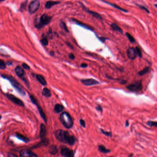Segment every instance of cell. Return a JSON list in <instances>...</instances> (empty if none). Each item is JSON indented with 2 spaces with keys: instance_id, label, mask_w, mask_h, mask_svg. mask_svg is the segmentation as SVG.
Returning <instances> with one entry per match:
<instances>
[{
  "instance_id": "7402d4cb",
  "label": "cell",
  "mask_w": 157,
  "mask_h": 157,
  "mask_svg": "<svg viewBox=\"0 0 157 157\" xmlns=\"http://www.w3.org/2000/svg\"><path fill=\"white\" fill-rule=\"evenodd\" d=\"M64 108L63 105L59 104H57L54 106V111L56 113H59L63 111Z\"/></svg>"
},
{
  "instance_id": "8992f818",
  "label": "cell",
  "mask_w": 157,
  "mask_h": 157,
  "mask_svg": "<svg viewBox=\"0 0 157 157\" xmlns=\"http://www.w3.org/2000/svg\"><path fill=\"white\" fill-rule=\"evenodd\" d=\"M29 97H30V99L31 100L33 104H35V105H36L37 106V108L38 109V111L39 112V114L41 116V117H42V119L44 120V121L47 123V118H46V116L45 115V114L44 113V111H43V110L41 107V106H40L39 104H38V102L37 101V99H35V98L33 96V95H29Z\"/></svg>"
},
{
  "instance_id": "484cf974",
  "label": "cell",
  "mask_w": 157,
  "mask_h": 157,
  "mask_svg": "<svg viewBox=\"0 0 157 157\" xmlns=\"http://www.w3.org/2000/svg\"><path fill=\"white\" fill-rule=\"evenodd\" d=\"M73 21L76 24L78 25L79 26H81L82 27H83L84 28H85V29H88V30H91V31H93V29H92L90 26H87V25H86L85 24H83L82 22H80L78 21V20H74V19H73Z\"/></svg>"
},
{
  "instance_id": "7dc6e473",
  "label": "cell",
  "mask_w": 157,
  "mask_h": 157,
  "mask_svg": "<svg viewBox=\"0 0 157 157\" xmlns=\"http://www.w3.org/2000/svg\"><path fill=\"white\" fill-rule=\"evenodd\" d=\"M53 53H54V52H52V51H51L50 52V55H52V56H53Z\"/></svg>"
},
{
  "instance_id": "f35d334b",
  "label": "cell",
  "mask_w": 157,
  "mask_h": 157,
  "mask_svg": "<svg viewBox=\"0 0 157 157\" xmlns=\"http://www.w3.org/2000/svg\"><path fill=\"white\" fill-rule=\"evenodd\" d=\"M95 109H96L97 111H99L102 112V111H103L102 107L100 105H97V106L95 107Z\"/></svg>"
},
{
  "instance_id": "74e56055",
  "label": "cell",
  "mask_w": 157,
  "mask_h": 157,
  "mask_svg": "<svg viewBox=\"0 0 157 157\" xmlns=\"http://www.w3.org/2000/svg\"><path fill=\"white\" fill-rule=\"evenodd\" d=\"M26 1L22 3L21 4V7H20V9H21V11H23L24 9H25L26 8Z\"/></svg>"
},
{
  "instance_id": "d590c367",
  "label": "cell",
  "mask_w": 157,
  "mask_h": 157,
  "mask_svg": "<svg viewBox=\"0 0 157 157\" xmlns=\"http://www.w3.org/2000/svg\"><path fill=\"white\" fill-rule=\"evenodd\" d=\"M79 123H80V125L82 126L83 127H84V128H85V127H86L85 122V121H84L83 119H80V120H79Z\"/></svg>"
},
{
  "instance_id": "83f0119b",
  "label": "cell",
  "mask_w": 157,
  "mask_h": 157,
  "mask_svg": "<svg viewBox=\"0 0 157 157\" xmlns=\"http://www.w3.org/2000/svg\"><path fill=\"white\" fill-rule=\"evenodd\" d=\"M125 35L131 43H134L135 42V38L129 33L126 32Z\"/></svg>"
},
{
  "instance_id": "e0dca14e",
  "label": "cell",
  "mask_w": 157,
  "mask_h": 157,
  "mask_svg": "<svg viewBox=\"0 0 157 157\" xmlns=\"http://www.w3.org/2000/svg\"><path fill=\"white\" fill-rule=\"evenodd\" d=\"M48 152L50 154L55 155L58 152V147L55 145H52L49 147Z\"/></svg>"
},
{
  "instance_id": "30bf717a",
  "label": "cell",
  "mask_w": 157,
  "mask_h": 157,
  "mask_svg": "<svg viewBox=\"0 0 157 157\" xmlns=\"http://www.w3.org/2000/svg\"><path fill=\"white\" fill-rule=\"evenodd\" d=\"M82 83L87 86L95 85L100 84L99 81L93 78L84 79L81 80Z\"/></svg>"
},
{
  "instance_id": "d6986e66",
  "label": "cell",
  "mask_w": 157,
  "mask_h": 157,
  "mask_svg": "<svg viewBox=\"0 0 157 157\" xmlns=\"http://www.w3.org/2000/svg\"><path fill=\"white\" fill-rule=\"evenodd\" d=\"M15 136L17 138H18L19 139L24 141L25 143H28V142H29V141H30V140L27 137H26V136H24V135L20 134L19 133H16Z\"/></svg>"
},
{
  "instance_id": "8fae6325",
  "label": "cell",
  "mask_w": 157,
  "mask_h": 157,
  "mask_svg": "<svg viewBox=\"0 0 157 157\" xmlns=\"http://www.w3.org/2000/svg\"><path fill=\"white\" fill-rule=\"evenodd\" d=\"M127 55L129 59L131 60H134L137 56L136 48L129 47L127 50Z\"/></svg>"
},
{
  "instance_id": "5b68a950",
  "label": "cell",
  "mask_w": 157,
  "mask_h": 157,
  "mask_svg": "<svg viewBox=\"0 0 157 157\" xmlns=\"http://www.w3.org/2000/svg\"><path fill=\"white\" fill-rule=\"evenodd\" d=\"M126 88L129 91L133 92H138L143 89V85L141 80H139L133 84H131L126 86Z\"/></svg>"
},
{
  "instance_id": "52a82bcc",
  "label": "cell",
  "mask_w": 157,
  "mask_h": 157,
  "mask_svg": "<svg viewBox=\"0 0 157 157\" xmlns=\"http://www.w3.org/2000/svg\"><path fill=\"white\" fill-rule=\"evenodd\" d=\"M40 2L38 0H34L30 3L29 6L28 10L31 14H33L35 13L40 7Z\"/></svg>"
},
{
  "instance_id": "836d02e7",
  "label": "cell",
  "mask_w": 157,
  "mask_h": 157,
  "mask_svg": "<svg viewBox=\"0 0 157 157\" xmlns=\"http://www.w3.org/2000/svg\"><path fill=\"white\" fill-rule=\"evenodd\" d=\"M6 68V63L2 59H1L0 60V69L1 70H3L5 69Z\"/></svg>"
},
{
  "instance_id": "ba28073f",
  "label": "cell",
  "mask_w": 157,
  "mask_h": 157,
  "mask_svg": "<svg viewBox=\"0 0 157 157\" xmlns=\"http://www.w3.org/2000/svg\"><path fill=\"white\" fill-rule=\"evenodd\" d=\"M6 96L8 99L11 101H12L15 104L20 106H23V107L25 106V104L23 102V101H22L21 99L16 97V96H15L13 94L7 93L6 94Z\"/></svg>"
},
{
  "instance_id": "9a60e30c",
  "label": "cell",
  "mask_w": 157,
  "mask_h": 157,
  "mask_svg": "<svg viewBox=\"0 0 157 157\" xmlns=\"http://www.w3.org/2000/svg\"><path fill=\"white\" fill-rule=\"evenodd\" d=\"M36 78L37 81L42 85L45 86L47 84V81H46L45 79L41 75L37 74L36 75Z\"/></svg>"
},
{
  "instance_id": "f907efd6",
  "label": "cell",
  "mask_w": 157,
  "mask_h": 157,
  "mask_svg": "<svg viewBox=\"0 0 157 157\" xmlns=\"http://www.w3.org/2000/svg\"><path fill=\"white\" fill-rule=\"evenodd\" d=\"M3 0H0V1H3Z\"/></svg>"
},
{
  "instance_id": "4316f807",
  "label": "cell",
  "mask_w": 157,
  "mask_h": 157,
  "mask_svg": "<svg viewBox=\"0 0 157 157\" xmlns=\"http://www.w3.org/2000/svg\"><path fill=\"white\" fill-rule=\"evenodd\" d=\"M150 70V68L149 67H146L145 68H144L143 70L140 71L138 72V75L140 76H143L146 74L148 73Z\"/></svg>"
},
{
  "instance_id": "f6af8a7d",
  "label": "cell",
  "mask_w": 157,
  "mask_h": 157,
  "mask_svg": "<svg viewBox=\"0 0 157 157\" xmlns=\"http://www.w3.org/2000/svg\"><path fill=\"white\" fill-rule=\"evenodd\" d=\"M129 125V121H126L125 123V126L126 127H128Z\"/></svg>"
},
{
  "instance_id": "2e32d148",
  "label": "cell",
  "mask_w": 157,
  "mask_h": 157,
  "mask_svg": "<svg viewBox=\"0 0 157 157\" xmlns=\"http://www.w3.org/2000/svg\"><path fill=\"white\" fill-rule=\"evenodd\" d=\"M46 128L45 125L42 124L40 125V131L39 134V136L40 138H43L46 135Z\"/></svg>"
},
{
  "instance_id": "60d3db41",
  "label": "cell",
  "mask_w": 157,
  "mask_h": 157,
  "mask_svg": "<svg viewBox=\"0 0 157 157\" xmlns=\"http://www.w3.org/2000/svg\"><path fill=\"white\" fill-rule=\"evenodd\" d=\"M88 66V65L86 63H82L81 64V67L82 68H86Z\"/></svg>"
},
{
  "instance_id": "ac0fdd59",
  "label": "cell",
  "mask_w": 157,
  "mask_h": 157,
  "mask_svg": "<svg viewBox=\"0 0 157 157\" xmlns=\"http://www.w3.org/2000/svg\"><path fill=\"white\" fill-rule=\"evenodd\" d=\"M103 1L105 3H106V4H108V5H109L111 6V7H112L115 8L117 9H118V10H119L121 11L124 12H125V13H127V12H128V11L126 10V9H124V8H122V7H119V6H118L116 5L115 4L111 3H110V2H107V1H104V0H103Z\"/></svg>"
},
{
  "instance_id": "4dcf8cb0",
  "label": "cell",
  "mask_w": 157,
  "mask_h": 157,
  "mask_svg": "<svg viewBox=\"0 0 157 157\" xmlns=\"http://www.w3.org/2000/svg\"><path fill=\"white\" fill-rule=\"evenodd\" d=\"M41 43H42V45L43 46H47L48 44V40L46 38H43L41 40Z\"/></svg>"
},
{
  "instance_id": "f546056e",
  "label": "cell",
  "mask_w": 157,
  "mask_h": 157,
  "mask_svg": "<svg viewBox=\"0 0 157 157\" xmlns=\"http://www.w3.org/2000/svg\"><path fill=\"white\" fill-rule=\"evenodd\" d=\"M100 131H101V132L105 135V136H108V137H112V133L111 132H108V131H106L103 130V129H100Z\"/></svg>"
},
{
  "instance_id": "c3c4849f",
  "label": "cell",
  "mask_w": 157,
  "mask_h": 157,
  "mask_svg": "<svg viewBox=\"0 0 157 157\" xmlns=\"http://www.w3.org/2000/svg\"><path fill=\"white\" fill-rule=\"evenodd\" d=\"M133 156V154H131L129 156V157H132V156Z\"/></svg>"
},
{
  "instance_id": "cb8c5ba5",
  "label": "cell",
  "mask_w": 157,
  "mask_h": 157,
  "mask_svg": "<svg viewBox=\"0 0 157 157\" xmlns=\"http://www.w3.org/2000/svg\"><path fill=\"white\" fill-rule=\"evenodd\" d=\"M59 3V1H48L45 5V7L47 9L51 8L53 6L57 5Z\"/></svg>"
},
{
  "instance_id": "603a6c76",
  "label": "cell",
  "mask_w": 157,
  "mask_h": 157,
  "mask_svg": "<svg viewBox=\"0 0 157 157\" xmlns=\"http://www.w3.org/2000/svg\"><path fill=\"white\" fill-rule=\"evenodd\" d=\"M98 150L99 152L105 154L111 152L110 149L106 148L104 146L102 145H100L98 146Z\"/></svg>"
},
{
  "instance_id": "7bdbcfd3",
  "label": "cell",
  "mask_w": 157,
  "mask_h": 157,
  "mask_svg": "<svg viewBox=\"0 0 157 157\" xmlns=\"http://www.w3.org/2000/svg\"><path fill=\"white\" fill-rule=\"evenodd\" d=\"M119 82L121 84H125L126 83V81H125L124 80H121Z\"/></svg>"
},
{
  "instance_id": "f1b7e54d",
  "label": "cell",
  "mask_w": 157,
  "mask_h": 157,
  "mask_svg": "<svg viewBox=\"0 0 157 157\" xmlns=\"http://www.w3.org/2000/svg\"><path fill=\"white\" fill-rule=\"evenodd\" d=\"M147 124L150 127H155L157 128V122L153 121H148L147 123Z\"/></svg>"
},
{
  "instance_id": "3957f363",
  "label": "cell",
  "mask_w": 157,
  "mask_h": 157,
  "mask_svg": "<svg viewBox=\"0 0 157 157\" xmlns=\"http://www.w3.org/2000/svg\"><path fill=\"white\" fill-rule=\"evenodd\" d=\"M59 120L63 125L66 129H71L73 126V121L69 113L67 112L61 113L59 117Z\"/></svg>"
},
{
  "instance_id": "b9f144b4",
  "label": "cell",
  "mask_w": 157,
  "mask_h": 157,
  "mask_svg": "<svg viewBox=\"0 0 157 157\" xmlns=\"http://www.w3.org/2000/svg\"><path fill=\"white\" fill-rule=\"evenodd\" d=\"M8 156L9 157H18L17 155H16L15 154H13V153H9L8 155Z\"/></svg>"
},
{
  "instance_id": "d6a6232c",
  "label": "cell",
  "mask_w": 157,
  "mask_h": 157,
  "mask_svg": "<svg viewBox=\"0 0 157 157\" xmlns=\"http://www.w3.org/2000/svg\"><path fill=\"white\" fill-rule=\"evenodd\" d=\"M60 26L61 27V28L63 29V30H64L65 32H69L68 28H67V27L66 26V25L65 24V23L64 22H63V21L61 22Z\"/></svg>"
},
{
  "instance_id": "9c48e42d",
  "label": "cell",
  "mask_w": 157,
  "mask_h": 157,
  "mask_svg": "<svg viewBox=\"0 0 157 157\" xmlns=\"http://www.w3.org/2000/svg\"><path fill=\"white\" fill-rule=\"evenodd\" d=\"M15 72L18 77H19L20 78L23 80L25 82L26 84L28 85V82H27L26 78L25 77V71L20 66H17L15 69Z\"/></svg>"
},
{
  "instance_id": "6da1fadb",
  "label": "cell",
  "mask_w": 157,
  "mask_h": 157,
  "mask_svg": "<svg viewBox=\"0 0 157 157\" xmlns=\"http://www.w3.org/2000/svg\"><path fill=\"white\" fill-rule=\"evenodd\" d=\"M54 135L56 139L62 143H66L70 146H73L76 141V138L71 136L68 131L62 130H58L55 131Z\"/></svg>"
},
{
  "instance_id": "44dd1931",
  "label": "cell",
  "mask_w": 157,
  "mask_h": 157,
  "mask_svg": "<svg viewBox=\"0 0 157 157\" xmlns=\"http://www.w3.org/2000/svg\"><path fill=\"white\" fill-rule=\"evenodd\" d=\"M83 8L84 9V10L86 11L87 13H89V14H91L95 18L98 19H99V20H102V18L99 15V14L96 13V12H94V11H90L88 9H87L86 8H85V7H84V6H83Z\"/></svg>"
},
{
  "instance_id": "ee69618b",
  "label": "cell",
  "mask_w": 157,
  "mask_h": 157,
  "mask_svg": "<svg viewBox=\"0 0 157 157\" xmlns=\"http://www.w3.org/2000/svg\"><path fill=\"white\" fill-rule=\"evenodd\" d=\"M99 39L100 41H101L102 42H104L105 41V39H106L104 38V37H100V38H99Z\"/></svg>"
},
{
  "instance_id": "d4e9b609",
  "label": "cell",
  "mask_w": 157,
  "mask_h": 157,
  "mask_svg": "<svg viewBox=\"0 0 157 157\" xmlns=\"http://www.w3.org/2000/svg\"><path fill=\"white\" fill-rule=\"evenodd\" d=\"M42 95L45 96L46 98H49L52 95L49 89H48L47 88H44L42 91Z\"/></svg>"
},
{
  "instance_id": "ab89813d",
  "label": "cell",
  "mask_w": 157,
  "mask_h": 157,
  "mask_svg": "<svg viewBox=\"0 0 157 157\" xmlns=\"http://www.w3.org/2000/svg\"><path fill=\"white\" fill-rule=\"evenodd\" d=\"M68 57L69 59H72V60H73L75 59V55H74L73 53H70L69 54V55H68Z\"/></svg>"
},
{
  "instance_id": "7c38bea8",
  "label": "cell",
  "mask_w": 157,
  "mask_h": 157,
  "mask_svg": "<svg viewBox=\"0 0 157 157\" xmlns=\"http://www.w3.org/2000/svg\"><path fill=\"white\" fill-rule=\"evenodd\" d=\"M20 156L21 157H37V155L32 150L27 149L21 150L20 152Z\"/></svg>"
},
{
  "instance_id": "277c9868",
  "label": "cell",
  "mask_w": 157,
  "mask_h": 157,
  "mask_svg": "<svg viewBox=\"0 0 157 157\" xmlns=\"http://www.w3.org/2000/svg\"><path fill=\"white\" fill-rule=\"evenodd\" d=\"M52 20V17L46 14H43L40 19L37 20L35 22V26L37 28H41L43 26H45L49 23Z\"/></svg>"
},
{
  "instance_id": "bcb514c9",
  "label": "cell",
  "mask_w": 157,
  "mask_h": 157,
  "mask_svg": "<svg viewBox=\"0 0 157 157\" xmlns=\"http://www.w3.org/2000/svg\"><path fill=\"white\" fill-rule=\"evenodd\" d=\"M12 63L11 62H10V61H7V65H12Z\"/></svg>"
},
{
  "instance_id": "7a4b0ae2",
  "label": "cell",
  "mask_w": 157,
  "mask_h": 157,
  "mask_svg": "<svg viewBox=\"0 0 157 157\" xmlns=\"http://www.w3.org/2000/svg\"><path fill=\"white\" fill-rule=\"evenodd\" d=\"M1 77L4 78L8 80L10 82L12 86L15 89L16 91L22 96H25L26 94L25 91L23 87L19 84L12 76L7 75H1Z\"/></svg>"
},
{
  "instance_id": "681fc988",
  "label": "cell",
  "mask_w": 157,
  "mask_h": 157,
  "mask_svg": "<svg viewBox=\"0 0 157 157\" xmlns=\"http://www.w3.org/2000/svg\"><path fill=\"white\" fill-rule=\"evenodd\" d=\"M154 6L156 7V8H157V4H154Z\"/></svg>"
},
{
  "instance_id": "8d00e7d4",
  "label": "cell",
  "mask_w": 157,
  "mask_h": 157,
  "mask_svg": "<svg viewBox=\"0 0 157 157\" xmlns=\"http://www.w3.org/2000/svg\"><path fill=\"white\" fill-rule=\"evenodd\" d=\"M22 66L23 68L26 69V70H30V67L27 65L26 63H23L22 65Z\"/></svg>"
},
{
  "instance_id": "1f68e13d",
  "label": "cell",
  "mask_w": 157,
  "mask_h": 157,
  "mask_svg": "<svg viewBox=\"0 0 157 157\" xmlns=\"http://www.w3.org/2000/svg\"><path fill=\"white\" fill-rule=\"evenodd\" d=\"M136 5L137 6H138L140 8H141V9H142V10H143L146 11L147 13H150V12H149V10L146 7H145V6H144L141 5L137 4H136Z\"/></svg>"
},
{
  "instance_id": "5bb4252c",
  "label": "cell",
  "mask_w": 157,
  "mask_h": 157,
  "mask_svg": "<svg viewBox=\"0 0 157 157\" xmlns=\"http://www.w3.org/2000/svg\"><path fill=\"white\" fill-rule=\"evenodd\" d=\"M49 143L48 140H47L46 138H44V139H42L41 142H40L39 143L37 144L36 145L32 147L33 148H37L38 147H41V146H47Z\"/></svg>"
},
{
  "instance_id": "e575fe53",
  "label": "cell",
  "mask_w": 157,
  "mask_h": 157,
  "mask_svg": "<svg viewBox=\"0 0 157 157\" xmlns=\"http://www.w3.org/2000/svg\"><path fill=\"white\" fill-rule=\"evenodd\" d=\"M136 49L137 53V55L140 58H141L142 57V53H141V50L140 49V48L139 47H136Z\"/></svg>"
},
{
  "instance_id": "4fadbf2b",
  "label": "cell",
  "mask_w": 157,
  "mask_h": 157,
  "mask_svg": "<svg viewBox=\"0 0 157 157\" xmlns=\"http://www.w3.org/2000/svg\"><path fill=\"white\" fill-rule=\"evenodd\" d=\"M60 153L64 157H73L74 156L73 151L67 147L62 148L60 151Z\"/></svg>"
},
{
  "instance_id": "ffe728a7",
  "label": "cell",
  "mask_w": 157,
  "mask_h": 157,
  "mask_svg": "<svg viewBox=\"0 0 157 157\" xmlns=\"http://www.w3.org/2000/svg\"><path fill=\"white\" fill-rule=\"evenodd\" d=\"M111 29L114 31H116V32H118L120 33H123V31L122 30V29L120 27H119V26L116 24L115 23H112L111 25Z\"/></svg>"
}]
</instances>
